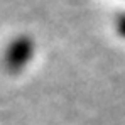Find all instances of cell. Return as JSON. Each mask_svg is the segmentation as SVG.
<instances>
[{
  "instance_id": "2",
  "label": "cell",
  "mask_w": 125,
  "mask_h": 125,
  "mask_svg": "<svg viewBox=\"0 0 125 125\" xmlns=\"http://www.w3.org/2000/svg\"><path fill=\"white\" fill-rule=\"evenodd\" d=\"M117 31H118V34L122 37H125V15L120 17V21L117 22Z\"/></svg>"
},
{
  "instance_id": "1",
  "label": "cell",
  "mask_w": 125,
  "mask_h": 125,
  "mask_svg": "<svg viewBox=\"0 0 125 125\" xmlns=\"http://www.w3.org/2000/svg\"><path fill=\"white\" fill-rule=\"evenodd\" d=\"M34 49H36L34 41L29 36H21V37L14 39L9 44V47L5 51V56H3L7 69L12 71V73H17L22 68H25L34 56Z\"/></svg>"
}]
</instances>
